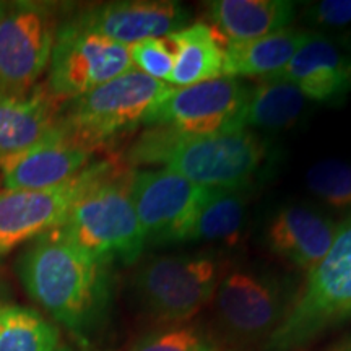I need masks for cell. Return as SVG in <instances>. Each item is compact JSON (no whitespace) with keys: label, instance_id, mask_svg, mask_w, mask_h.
Masks as SVG:
<instances>
[{"label":"cell","instance_id":"cell-1","mask_svg":"<svg viewBox=\"0 0 351 351\" xmlns=\"http://www.w3.org/2000/svg\"><path fill=\"white\" fill-rule=\"evenodd\" d=\"M16 275L29 298L77 335L104 319L111 298V263L73 244L59 228L23 245Z\"/></svg>","mask_w":351,"mask_h":351},{"label":"cell","instance_id":"cell-2","mask_svg":"<svg viewBox=\"0 0 351 351\" xmlns=\"http://www.w3.org/2000/svg\"><path fill=\"white\" fill-rule=\"evenodd\" d=\"M270 161V147L252 130L184 135L171 127H147L125 152L124 165H163L204 189L245 191Z\"/></svg>","mask_w":351,"mask_h":351},{"label":"cell","instance_id":"cell-3","mask_svg":"<svg viewBox=\"0 0 351 351\" xmlns=\"http://www.w3.org/2000/svg\"><path fill=\"white\" fill-rule=\"evenodd\" d=\"M132 171L124 163H111L59 226L73 244L111 265L114 262L132 265L147 244L132 204Z\"/></svg>","mask_w":351,"mask_h":351},{"label":"cell","instance_id":"cell-4","mask_svg":"<svg viewBox=\"0 0 351 351\" xmlns=\"http://www.w3.org/2000/svg\"><path fill=\"white\" fill-rule=\"evenodd\" d=\"M171 90L166 83L132 69L85 95L64 101L56 125L67 142L93 153L143 125L148 112Z\"/></svg>","mask_w":351,"mask_h":351},{"label":"cell","instance_id":"cell-5","mask_svg":"<svg viewBox=\"0 0 351 351\" xmlns=\"http://www.w3.org/2000/svg\"><path fill=\"white\" fill-rule=\"evenodd\" d=\"M351 317V218L341 223L335 239L314 269L301 293L287 307L267 351L301 348L319 333Z\"/></svg>","mask_w":351,"mask_h":351},{"label":"cell","instance_id":"cell-6","mask_svg":"<svg viewBox=\"0 0 351 351\" xmlns=\"http://www.w3.org/2000/svg\"><path fill=\"white\" fill-rule=\"evenodd\" d=\"M218 263L205 256H158L138 265L132 287L140 306L161 322L199 314L218 287Z\"/></svg>","mask_w":351,"mask_h":351},{"label":"cell","instance_id":"cell-7","mask_svg":"<svg viewBox=\"0 0 351 351\" xmlns=\"http://www.w3.org/2000/svg\"><path fill=\"white\" fill-rule=\"evenodd\" d=\"M132 69L129 47L67 20L57 26L44 85L57 99L67 101Z\"/></svg>","mask_w":351,"mask_h":351},{"label":"cell","instance_id":"cell-8","mask_svg":"<svg viewBox=\"0 0 351 351\" xmlns=\"http://www.w3.org/2000/svg\"><path fill=\"white\" fill-rule=\"evenodd\" d=\"M57 25L51 5L0 3V93H21L47 72Z\"/></svg>","mask_w":351,"mask_h":351},{"label":"cell","instance_id":"cell-9","mask_svg":"<svg viewBox=\"0 0 351 351\" xmlns=\"http://www.w3.org/2000/svg\"><path fill=\"white\" fill-rule=\"evenodd\" d=\"M205 191L168 168L132 171L130 197L145 243L165 245L192 241Z\"/></svg>","mask_w":351,"mask_h":351},{"label":"cell","instance_id":"cell-10","mask_svg":"<svg viewBox=\"0 0 351 351\" xmlns=\"http://www.w3.org/2000/svg\"><path fill=\"white\" fill-rule=\"evenodd\" d=\"M109 166L111 161L90 163L70 181L47 191L0 189V257L62 225L73 204Z\"/></svg>","mask_w":351,"mask_h":351},{"label":"cell","instance_id":"cell-11","mask_svg":"<svg viewBox=\"0 0 351 351\" xmlns=\"http://www.w3.org/2000/svg\"><path fill=\"white\" fill-rule=\"evenodd\" d=\"M249 90L251 86L232 77L173 88L148 112L143 125L171 127L184 135H210L231 130L244 108Z\"/></svg>","mask_w":351,"mask_h":351},{"label":"cell","instance_id":"cell-12","mask_svg":"<svg viewBox=\"0 0 351 351\" xmlns=\"http://www.w3.org/2000/svg\"><path fill=\"white\" fill-rule=\"evenodd\" d=\"M191 13L171 0H125L83 8L70 23L132 46L145 39L165 38L186 28Z\"/></svg>","mask_w":351,"mask_h":351},{"label":"cell","instance_id":"cell-13","mask_svg":"<svg viewBox=\"0 0 351 351\" xmlns=\"http://www.w3.org/2000/svg\"><path fill=\"white\" fill-rule=\"evenodd\" d=\"M217 309L228 330L244 339L271 335L287 307L278 283L251 270H234L218 283Z\"/></svg>","mask_w":351,"mask_h":351},{"label":"cell","instance_id":"cell-14","mask_svg":"<svg viewBox=\"0 0 351 351\" xmlns=\"http://www.w3.org/2000/svg\"><path fill=\"white\" fill-rule=\"evenodd\" d=\"M270 78L289 82L306 99L340 106L351 93V60L330 38L309 33L287 67Z\"/></svg>","mask_w":351,"mask_h":351},{"label":"cell","instance_id":"cell-15","mask_svg":"<svg viewBox=\"0 0 351 351\" xmlns=\"http://www.w3.org/2000/svg\"><path fill=\"white\" fill-rule=\"evenodd\" d=\"M91 153L75 147L56 129L32 148L0 163L3 191H47L70 181L90 165Z\"/></svg>","mask_w":351,"mask_h":351},{"label":"cell","instance_id":"cell-16","mask_svg":"<svg viewBox=\"0 0 351 351\" xmlns=\"http://www.w3.org/2000/svg\"><path fill=\"white\" fill-rule=\"evenodd\" d=\"M339 226L317 210L304 205L280 208L267 228L270 251L304 270L326 257Z\"/></svg>","mask_w":351,"mask_h":351},{"label":"cell","instance_id":"cell-17","mask_svg":"<svg viewBox=\"0 0 351 351\" xmlns=\"http://www.w3.org/2000/svg\"><path fill=\"white\" fill-rule=\"evenodd\" d=\"M62 103L44 83L21 93H0V163L46 138Z\"/></svg>","mask_w":351,"mask_h":351},{"label":"cell","instance_id":"cell-18","mask_svg":"<svg viewBox=\"0 0 351 351\" xmlns=\"http://www.w3.org/2000/svg\"><path fill=\"white\" fill-rule=\"evenodd\" d=\"M210 26L228 43L252 41L287 29L296 3L288 0H213L207 3Z\"/></svg>","mask_w":351,"mask_h":351},{"label":"cell","instance_id":"cell-19","mask_svg":"<svg viewBox=\"0 0 351 351\" xmlns=\"http://www.w3.org/2000/svg\"><path fill=\"white\" fill-rule=\"evenodd\" d=\"M176 46V64L168 85H197L223 77L228 41L208 23H194L169 34Z\"/></svg>","mask_w":351,"mask_h":351},{"label":"cell","instance_id":"cell-20","mask_svg":"<svg viewBox=\"0 0 351 351\" xmlns=\"http://www.w3.org/2000/svg\"><path fill=\"white\" fill-rule=\"evenodd\" d=\"M307 38L309 33L287 28L252 41L228 43L223 77H274L287 67Z\"/></svg>","mask_w":351,"mask_h":351},{"label":"cell","instance_id":"cell-21","mask_svg":"<svg viewBox=\"0 0 351 351\" xmlns=\"http://www.w3.org/2000/svg\"><path fill=\"white\" fill-rule=\"evenodd\" d=\"M306 103V96L289 82L265 78L249 90L244 108L231 130L289 129L301 119Z\"/></svg>","mask_w":351,"mask_h":351},{"label":"cell","instance_id":"cell-22","mask_svg":"<svg viewBox=\"0 0 351 351\" xmlns=\"http://www.w3.org/2000/svg\"><path fill=\"white\" fill-rule=\"evenodd\" d=\"M245 218L243 191L207 189L197 213L192 241L238 243Z\"/></svg>","mask_w":351,"mask_h":351},{"label":"cell","instance_id":"cell-23","mask_svg":"<svg viewBox=\"0 0 351 351\" xmlns=\"http://www.w3.org/2000/svg\"><path fill=\"white\" fill-rule=\"evenodd\" d=\"M60 335L36 309L0 302V351H57Z\"/></svg>","mask_w":351,"mask_h":351},{"label":"cell","instance_id":"cell-24","mask_svg":"<svg viewBox=\"0 0 351 351\" xmlns=\"http://www.w3.org/2000/svg\"><path fill=\"white\" fill-rule=\"evenodd\" d=\"M306 184L315 197L337 210H351V163L326 160L307 171Z\"/></svg>","mask_w":351,"mask_h":351},{"label":"cell","instance_id":"cell-25","mask_svg":"<svg viewBox=\"0 0 351 351\" xmlns=\"http://www.w3.org/2000/svg\"><path fill=\"white\" fill-rule=\"evenodd\" d=\"M134 69L168 85L176 64V46L169 36L152 38L129 46Z\"/></svg>","mask_w":351,"mask_h":351},{"label":"cell","instance_id":"cell-26","mask_svg":"<svg viewBox=\"0 0 351 351\" xmlns=\"http://www.w3.org/2000/svg\"><path fill=\"white\" fill-rule=\"evenodd\" d=\"M129 351H212L197 327H171L140 339Z\"/></svg>","mask_w":351,"mask_h":351},{"label":"cell","instance_id":"cell-27","mask_svg":"<svg viewBox=\"0 0 351 351\" xmlns=\"http://www.w3.org/2000/svg\"><path fill=\"white\" fill-rule=\"evenodd\" d=\"M304 21L317 28H341L351 23V0L311 2L304 8Z\"/></svg>","mask_w":351,"mask_h":351},{"label":"cell","instance_id":"cell-28","mask_svg":"<svg viewBox=\"0 0 351 351\" xmlns=\"http://www.w3.org/2000/svg\"><path fill=\"white\" fill-rule=\"evenodd\" d=\"M343 51L345 54L348 56V59L351 60V33L343 39Z\"/></svg>","mask_w":351,"mask_h":351},{"label":"cell","instance_id":"cell-29","mask_svg":"<svg viewBox=\"0 0 351 351\" xmlns=\"http://www.w3.org/2000/svg\"><path fill=\"white\" fill-rule=\"evenodd\" d=\"M57 351H88L85 348H80V346H59Z\"/></svg>","mask_w":351,"mask_h":351},{"label":"cell","instance_id":"cell-30","mask_svg":"<svg viewBox=\"0 0 351 351\" xmlns=\"http://www.w3.org/2000/svg\"><path fill=\"white\" fill-rule=\"evenodd\" d=\"M343 351H351V345H350V346H346V348H345Z\"/></svg>","mask_w":351,"mask_h":351}]
</instances>
